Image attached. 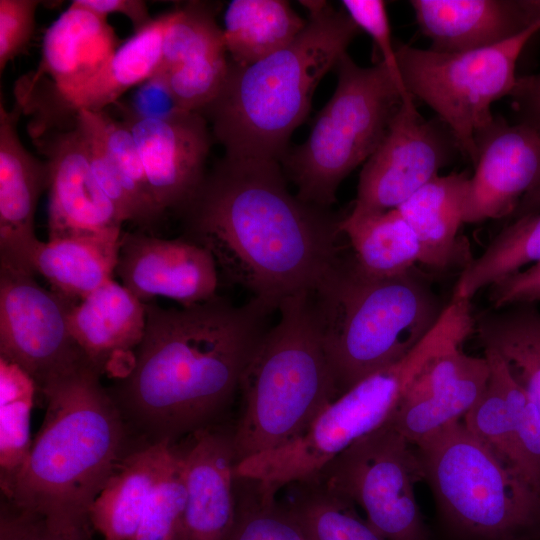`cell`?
<instances>
[{
  "label": "cell",
  "instance_id": "6",
  "mask_svg": "<svg viewBox=\"0 0 540 540\" xmlns=\"http://www.w3.org/2000/svg\"><path fill=\"white\" fill-rule=\"evenodd\" d=\"M278 312L240 380V414L232 431L237 463L296 438L339 397L310 291L288 297Z\"/></svg>",
  "mask_w": 540,
  "mask_h": 540
},
{
  "label": "cell",
  "instance_id": "9",
  "mask_svg": "<svg viewBox=\"0 0 540 540\" xmlns=\"http://www.w3.org/2000/svg\"><path fill=\"white\" fill-rule=\"evenodd\" d=\"M443 348L442 338L428 333L403 359L328 404L302 434L239 461L235 477L253 482L268 497L286 486L315 480L340 453L389 420L413 379Z\"/></svg>",
  "mask_w": 540,
  "mask_h": 540
},
{
  "label": "cell",
  "instance_id": "33",
  "mask_svg": "<svg viewBox=\"0 0 540 540\" xmlns=\"http://www.w3.org/2000/svg\"><path fill=\"white\" fill-rule=\"evenodd\" d=\"M297 485V495L284 504L300 525L307 540H386L355 505L326 489L318 481Z\"/></svg>",
  "mask_w": 540,
  "mask_h": 540
},
{
  "label": "cell",
  "instance_id": "8",
  "mask_svg": "<svg viewBox=\"0 0 540 540\" xmlns=\"http://www.w3.org/2000/svg\"><path fill=\"white\" fill-rule=\"evenodd\" d=\"M335 68L336 89L309 137L281 160L297 197L326 210L344 178L378 147L401 103L415 100L381 61L361 67L346 52Z\"/></svg>",
  "mask_w": 540,
  "mask_h": 540
},
{
  "label": "cell",
  "instance_id": "3",
  "mask_svg": "<svg viewBox=\"0 0 540 540\" xmlns=\"http://www.w3.org/2000/svg\"><path fill=\"white\" fill-rule=\"evenodd\" d=\"M88 361L40 392L47 407L28 456L1 487L10 504L92 527L90 508L124 459L141 445Z\"/></svg>",
  "mask_w": 540,
  "mask_h": 540
},
{
  "label": "cell",
  "instance_id": "42",
  "mask_svg": "<svg viewBox=\"0 0 540 540\" xmlns=\"http://www.w3.org/2000/svg\"><path fill=\"white\" fill-rule=\"evenodd\" d=\"M38 0H0V72L24 52L35 30Z\"/></svg>",
  "mask_w": 540,
  "mask_h": 540
},
{
  "label": "cell",
  "instance_id": "25",
  "mask_svg": "<svg viewBox=\"0 0 540 540\" xmlns=\"http://www.w3.org/2000/svg\"><path fill=\"white\" fill-rule=\"evenodd\" d=\"M176 9L163 13L121 44L105 65L84 85L56 98H45L38 116L47 120L74 118L80 110L101 112L159 68L164 35Z\"/></svg>",
  "mask_w": 540,
  "mask_h": 540
},
{
  "label": "cell",
  "instance_id": "44",
  "mask_svg": "<svg viewBox=\"0 0 540 540\" xmlns=\"http://www.w3.org/2000/svg\"><path fill=\"white\" fill-rule=\"evenodd\" d=\"M509 96L518 122L540 133V73L518 78Z\"/></svg>",
  "mask_w": 540,
  "mask_h": 540
},
{
  "label": "cell",
  "instance_id": "22",
  "mask_svg": "<svg viewBox=\"0 0 540 540\" xmlns=\"http://www.w3.org/2000/svg\"><path fill=\"white\" fill-rule=\"evenodd\" d=\"M119 47V39L107 18L70 4L48 27L37 71L20 80L18 87L43 90L45 98L66 95L91 79Z\"/></svg>",
  "mask_w": 540,
  "mask_h": 540
},
{
  "label": "cell",
  "instance_id": "36",
  "mask_svg": "<svg viewBox=\"0 0 540 540\" xmlns=\"http://www.w3.org/2000/svg\"><path fill=\"white\" fill-rule=\"evenodd\" d=\"M489 366L488 384L479 400L464 416L463 423L499 459L537 488L518 446L500 379Z\"/></svg>",
  "mask_w": 540,
  "mask_h": 540
},
{
  "label": "cell",
  "instance_id": "24",
  "mask_svg": "<svg viewBox=\"0 0 540 540\" xmlns=\"http://www.w3.org/2000/svg\"><path fill=\"white\" fill-rule=\"evenodd\" d=\"M410 5L431 49L439 52L492 46L536 23L524 0H412Z\"/></svg>",
  "mask_w": 540,
  "mask_h": 540
},
{
  "label": "cell",
  "instance_id": "29",
  "mask_svg": "<svg viewBox=\"0 0 540 540\" xmlns=\"http://www.w3.org/2000/svg\"><path fill=\"white\" fill-rule=\"evenodd\" d=\"M283 0H233L225 11L223 29L230 61L251 65L289 45L305 28Z\"/></svg>",
  "mask_w": 540,
  "mask_h": 540
},
{
  "label": "cell",
  "instance_id": "13",
  "mask_svg": "<svg viewBox=\"0 0 540 540\" xmlns=\"http://www.w3.org/2000/svg\"><path fill=\"white\" fill-rule=\"evenodd\" d=\"M454 146L455 140L424 119L414 101H403L363 165L349 214L362 216L397 209L438 176Z\"/></svg>",
  "mask_w": 540,
  "mask_h": 540
},
{
  "label": "cell",
  "instance_id": "37",
  "mask_svg": "<svg viewBox=\"0 0 540 540\" xmlns=\"http://www.w3.org/2000/svg\"><path fill=\"white\" fill-rule=\"evenodd\" d=\"M239 479L247 491L236 494L235 519L227 540H307L283 503L262 495L253 482Z\"/></svg>",
  "mask_w": 540,
  "mask_h": 540
},
{
  "label": "cell",
  "instance_id": "18",
  "mask_svg": "<svg viewBox=\"0 0 540 540\" xmlns=\"http://www.w3.org/2000/svg\"><path fill=\"white\" fill-rule=\"evenodd\" d=\"M129 128L158 207L180 210L203 182L211 145L207 120L182 111L166 119L121 118Z\"/></svg>",
  "mask_w": 540,
  "mask_h": 540
},
{
  "label": "cell",
  "instance_id": "17",
  "mask_svg": "<svg viewBox=\"0 0 540 540\" xmlns=\"http://www.w3.org/2000/svg\"><path fill=\"white\" fill-rule=\"evenodd\" d=\"M489 377L484 355H469L461 345L450 347L426 362L387 422L416 446L461 421L483 394Z\"/></svg>",
  "mask_w": 540,
  "mask_h": 540
},
{
  "label": "cell",
  "instance_id": "15",
  "mask_svg": "<svg viewBox=\"0 0 540 540\" xmlns=\"http://www.w3.org/2000/svg\"><path fill=\"white\" fill-rule=\"evenodd\" d=\"M475 172L469 179L464 223L514 214L540 180V133L495 117L475 138Z\"/></svg>",
  "mask_w": 540,
  "mask_h": 540
},
{
  "label": "cell",
  "instance_id": "20",
  "mask_svg": "<svg viewBox=\"0 0 540 540\" xmlns=\"http://www.w3.org/2000/svg\"><path fill=\"white\" fill-rule=\"evenodd\" d=\"M22 110L0 104V268L34 274L31 257L38 200L49 185L46 161L30 153L17 133Z\"/></svg>",
  "mask_w": 540,
  "mask_h": 540
},
{
  "label": "cell",
  "instance_id": "38",
  "mask_svg": "<svg viewBox=\"0 0 540 540\" xmlns=\"http://www.w3.org/2000/svg\"><path fill=\"white\" fill-rule=\"evenodd\" d=\"M483 349L500 379L518 446L530 476L540 490V412L505 359L494 348L483 346Z\"/></svg>",
  "mask_w": 540,
  "mask_h": 540
},
{
  "label": "cell",
  "instance_id": "32",
  "mask_svg": "<svg viewBox=\"0 0 540 540\" xmlns=\"http://www.w3.org/2000/svg\"><path fill=\"white\" fill-rule=\"evenodd\" d=\"M540 261V212L520 216L463 268L457 296L471 300L481 289Z\"/></svg>",
  "mask_w": 540,
  "mask_h": 540
},
{
  "label": "cell",
  "instance_id": "12",
  "mask_svg": "<svg viewBox=\"0 0 540 540\" xmlns=\"http://www.w3.org/2000/svg\"><path fill=\"white\" fill-rule=\"evenodd\" d=\"M73 305L34 274L0 268V358L23 370L38 391L87 360L69 329Z\"/></svg>",
  "mask_w": 540,
  "mask_h": 540
},
{
  "label": "cell",
  "instance_id": "1",
  "mask_svg": "<svg viewBox=\"0 0 540 540\" xmlns=\"http://www.w3.org/2000/svg\"><path fill=\"white\" fill-rule=\"evenodd\" d=\"M178 211L182 236L212 254L225 281L274 312L313 290L344 252L342 218L294 196L276 161L223 157Z\"/></svg>",
  "mask_w": 540,
  "mask_h": 540
},
{
  "label": "cell",
  "instance_id": "31",
  "mask_svg": "<svg viewBox=\"0 0 540 540\" xmlns=\"http://www.w3.org/2000/svg\"><path fill=\"white\" fill-rule=\"evenodd\" d=\"M475 330L482 346L505 359L540 412V311L535 304L483 313L475 319Z\"/></svg>",
  "mask_w": 540,
  "mask_h": 540
},
{
  "label": "cell",
  "instance_id": "41",
  "mask_svg": "<svg viewBox=\"0 0 540 540\" xmlns=\"http://www.w3.org/2000/svg\"><path fill=\"white\" fill-rule=\"evenodd\" d=\"M341 3L355 25L372 38L380 54L379 61L387 66L401 89L410 94L401 75L396 43L392 41L385 2L382 0H343Z\"/></svg>",
  "mask_w": 540,
  "mask_h": 540
},
{
  "label": "cell",
  "instance_id": "30",
  "mask_svg": "<svg viewBox=\"0 0 540 540\" xmlns=\"http://www.w3.org/2000/svg\"><path fill=\"white\" fill-rule=\"evenodd\" d=\"M340 231L358 266L370 275L394 276L420 263L416 236L397 209L362 216L348 214L341 219Z\"/></svg>",
  "mask_w": 540,
  "mask_h": 540
},
{
  "label": "cell",
  "instance_id": "2",
  "mask_svg": "<svg viewBox=\"0 0 540 540\" xmlns=\"http://www.w3.org/2000/svg\"><path fill=\"white\" fill-rule=\"evenodd\" d=\"M274 311L216 295L192 306L146 303L128 370L107 388L141 445L176 443L214 426L229 407Z\"/></svg>",
  "mask_w": 540,
  "mask_h": 540
},
{
  "label": "cell",
  "instance_id": "7",
  "mask_svg": "<svg viewBox=\"0 0 540 540\" xmlns=\"http://www.w3.org/2000/svg\"><path fill=\"white\" fill-rule=\"evenodd\" d=\"M440 515L464 540H540V491L462 421L414 446Z\"/></svg>",
  "mask_w": 540,
  "mask_h": 540
},
{
  "label": "cell",
  "instance_id": "10",
  "mask_svg": "<svg viewBox=\"0 0 540 540\" xmlns=\"http://www.w3.org/2000/svg\"><path fill=\"white\" fill-rule=\"evenodd\" d=\"M540 21L498 44L464 52H439L396 42L408 92L425 102L449 127L460 151L474 164L475 138L494 118L492 104L509 96L517 60Z\"/></svg>",
  "mask_w": 540,
  "mask_h": 540
},
{
  "label": "cell",
  "instance_id": "21",
  "mask_svg": "<svg viewBox=\"0 0 540 540\" xmlns=\"http://www.w3.org/2000/svg\"><path fill=\"white\" fill-rule=\"evenodd\" d=\"M189 438L181 451L187 500L177 540H227L236 512L232 432L214 425Z\"/></svg>",
  "mask_w": 540,
  "mask_h": 540
},
{
  "label": "cell",
  "instance_id": "28",
  "mask_svg": "<svg viewBox=\"0 0 540 540\" xmlns=\"http://www.w3.org/2000/svg\"><path fill=\"white\" fill-rule=\"evenodd\" d=\"M120 239L68 237L39 241L31 268L56 294L73 304L113 279Z\"/></svg>",
  "mask_w": 540,
  "mask_h": 540
},
{
  "label": "cell",
  "instance_id": "14",
  "mask_svg": "<svg viewBox=\"0 0 540 540\" xmlns=\"http://www.w3.org/2000/svg\"><path fill=\"white\" fill-rule=\"evenodd\" d=\"M49 170V239L119 240L121 213L96 180L82 136L72 121L30 129Z\"/></svg>",
  "mask_w": 540,
  "mask_h": 540
},
{
  "label": "cell",
  "instance_id": "16",
  "mask_svg": "<svg viewBox=\"0 0 540 540\" xmlns=\"http://www.w3.org/2000/svg\"><path fill=\"white\" fill-rule=\"evenodd\" d=\"M115 272L144 303L162 296L187 307L217 295L218 268L212 254L183 236L162 239L142 231L122 233Z\"/></svg>",
  "mask_w": 540,
  "mask_h": 540
},
{
  "label": "cell",
  "instance_id": "4",
  "mask_svg": "<svg viewBox=\"0 0 540 540\" xmlns=\"http://www.w3.org/2000/svg\"><path fill=\"white\" fill-rule=\"evenodd\" d=\"M308 19L286 47L248 66L229 60L217 96L200 113L224 157L280 162L289 138L310 111L315 88L359 33L345 11L302 1Z\"/></svg>",
  "mask_w": 540,
  "mask_h": 540
},
{
  "label": "cell",
  "instance_id": "26",
  "mask_svg": "<svg viewBox=\"0 0 540 540\" xmlns=\"http://www.w3.org/2000/svg\"><path fill=\"white\" fill-rule=\"evenodd\" d=\"M176 444L163 441L129 454L93 502L89 520L104 540H134L147 502Z\"/></svg>",
  "mask_w": 540,
  "mask_h": 540
},
{
  "label": "cell",
  "instance_id": "46",
  "mask_svg": "<svg viewBox=\"0 0 540 540\" xmlns=\"http://www.w3.org/2000/svg\"><path fill=\"white\" fill-rule=\"evenodd\" d=\"M540 212V180L520 201L514 216L516 218Z\"/></svg>",
  "mask_w": 540,
  "mask_h": 540
},
{
  "label": "cell",
  "instance_id": "45",
  "mask_svg": "<svg viewBox=\"0 0 540 540\" xmlns=\"http://www.w3.org/2000/svg\"><path fill=\"white\" fill-rule=\"evenodd\" d=\"M71 3L105 18L109 14H122L131 21L134 33L154 19L143 0H74Z\"/></svg>",
  "mask_w": 540,
  "mask_h": 540
},
{
  "label": "cell",
  "instance_id": "27",
  "mask_svg": "<svg viewBox=\"0 0 540 540\" xmlns=\"http://www.w3.org/2000/svg\"><path fill=\"white\" fill-rule=\"evenodd\" d=\"M469 179L467 173L438 175L397 208L416 236L421 264L443 270L457 262Z\"/></svg>",
  "mask_w": 540,
  "mask_h": 540
},
{
  "label": "cell",
  "instance_id": "43",
  "mask_svg": "<svg viewBox=\"0 0 540 540\" xmlns=\"http://www.w3.org/2000/svg\"><path fill=\"white\" fill-rule=\"evenodd\" d=\"M121 118L166 119L183 110L165 77L156 72L137 86L126 102L117 101Z\"/></svg>",
  "mask_w": 540,
  "mask_h": 540
},
{
  "label": "cell",
  "instance_id": "11",
  "mask_svg": "<svg viewBox=\"0 0 540 540\" xmlns=\"http://www.w3.org/2000/svg\"><path fill=\"white\" fill-rule=\"evenodd\" d=\"M422 480L416 449L386 422L340 453L313 481L361 507L386 540H429L415 494Z\"/></svg>",
  "mask_w": 540,
  "mask_h": 540
},
{
  "label": "cell",
  "instance_id": "39",
  "mask_svg": "<svg viewBox=\"0 0 540 540\" xmlns=\"http://www.w3.org/2000/svg\"><path fill=\"white\" fill-rule=\"evenodd\" d=\"M187 500L185 469L177 448L145 507L134 540H177Z\"/></svg>",
  "mask_w": 540,
  "mask_h": 540
},
{
  "label": "cell",
  "instance_id": "19",
  "mask_svg": "<svg viewBox=\"0 0 540 540\" xmlns=\"http://www.w3.org/2000/svg\"><path fill=\"white\" fill-rule=\"evenodd\" d=\"M215 4L188 1L166 30L158 68L180 107L199 112L219 93L229 70Z\"/></svg>",
  "mask_w": 540,
  "mask_h": 540
},
{
  "label": "cell",
  "instance_id": "34",
  "mask_svg": "<svg viewBox=\"0 0 540 540\" xmlns=\"http://www.w3.org/2000/svg\"><path fill=\"white\" fill-rule=\"evenodd\" d=\"M36 386L18 366L0 358V486L8 484L30 451Z\"/></svg>",
  "mask_w": 540,
  "mask_h": 540
},
{
  "label": "cell",
  "instance_id": "23",
  "mask_svg": "<svg viewBox=\"0 0 540 540\" xmlns=\"http://www.w3.org/2000/svg\"><path fill=\"white\" fill-rule=\"evenodd\" d=\"M68 325L87 360L101 374L112 364L120 367L119 362L127 371L128 356H134L144 335L146 303L112 279L71 307Z\"/></svg>",
  "mask_w": 540,
  "mask_h": 540
},
{
  "label": "cell",
  "instance_id": "5",
  "mask_svg": "<svg viewBox=\"0 0 540 540\" xmlns=\"http://www.w3.org/2000/svg\"><path fill=\"white\" fill-rule=\"evenodd\" d=\"M338 395L400 361L429 333L444 307L414 267L378 277L343 252L310 291Z\"/></svg>",
  "mask_w": 540,
  "mask_h": 540
},
{
  "label": "cell",
  "instance_id": "35",
  "mask_svg": "<svg viewBox=\"0 0 540 540\" xmlns=\"http://www.w3.org/2000/svg\"><path fill=\"white\" fill-rule=\"evenodd\" d=\"M101 140L137 214V226L148 230L164 216L152 195L134 138L121 119L106 110L93 112Z\"/></svg>",
  "mask_w": 540,
  "mask_h": 540
},
{
  "label": "cell",
  "instance_id": "40",
  "mask_svg": "<svg viewBox=\"0 0 540 540\" xmlns=\"http://www.w3.org/2000/svg\"><path fill=\"white\" fill-rule=\"evenodd\" d=\"M0 540H90V527L1 501Z\"/></svg>",
  "mask_w": 540,
  "mask_h": 540
}]
</instances>
